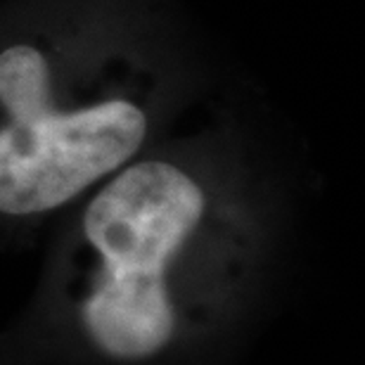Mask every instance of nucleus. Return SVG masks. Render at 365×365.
<instances>
[{
  "mask_svg": "<svg viewBox=\"0 0 365 365\" xmlns=\"http://www.w3.org/2000/svg\"><path fill=\"white\" fill-rule=\"evenodd\" d=\"M83 320L95 344L116 359H145L159 351L173 332L169 280L93 268Z\"/></svg>",
  "mask_w": 365,
  "mask_h": 365,
  "instance_id": "f03ea898",
  "label": "nucleus"
},
{
  "mask_svg": "<svg viewBox=\"0 0 365 365\" xmlns=\"http://www.w3.org/2000/svg\"><path fill=\"white\" fill-rule=\"evenodd\" d=\"M223 83L180 0H0V218L93 192Z\"/></svg>",
  "mask_w": 365,
  "mask_h": 365,
  "instance_id": "f257e3e1",
  "label": "nucleus"
}]
</instances>
